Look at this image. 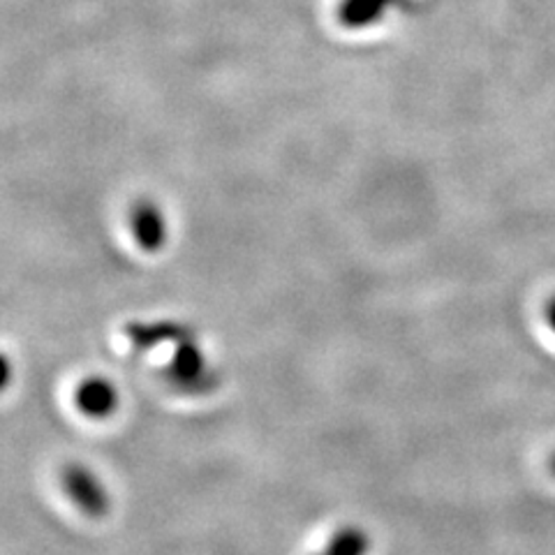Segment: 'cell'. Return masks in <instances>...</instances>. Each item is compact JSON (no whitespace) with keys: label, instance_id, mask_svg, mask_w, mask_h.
Masks as SVG:
<instances>
[{"label":"cell","instance_id":"7","mask_svg":"<svg viewBox=\"0 0 555 555\" xmlns=\"http://www.w3.org/2000/svg\"><path fill=\"white\" fill-rule=\"evenodd\" d=\"M546 320H548L551 328L555 332V299H551V304H548V308H546Z\"/></svg>","mask_w":555,"mask_h":555},{"label":"cell","instance_id":"2","mask_svg":"<svg viewBox=\"0 0 555 555\" xmlns=\"http://www.w3.org/2000/svg\"><path fill=\"white\" fill-rule=\"evenodd\" d=\"M73 403L86 420L107 422L120 408V393L112 379L102 375H89L77 385Z\"/></svg>","mask_w":555,"mask_h":555},{"label":"cell","instance_id":"5","mask_svg":"<svg viewBox=\"0 0 555 555\" xmlns=\"http://www.w3.org/2000/svg\"><path fill=\"white\" fill-rule=\"evenodd\" d=\"M371 551H373L371 534L361 526L347 524L332 532V537H328L322 548V555H371Z\"/></svg>","mask_w":555,"mask_h":555},{"label":"cell","instance_id":"1","mask_svg":"<svg viewBox=\"0 0 555 555\" xmlns=\"http://www.w3.org/2000/svg\"><path fill=\"white\" fill-rule=\"evenodd\" d=\"M61 489L83 516L102 518L112 509V493L107 483L89 465L67 463L61 470Z\"/></svg>","mask_w":555,"mask_h":555},{"label":"cell","instance_id":"6","mask_svg":"<svg viewBox=\"0 0 555 555\" xmlns=\"http://www.w3.org/2000/svg\"><path fill=\"white\" fill-rule=\"evenodd\" d=\"M389 0H345L343 20L350 26H369L377 22V16L385 12Z\"/></svg>","mask_w":555,"mask_h":555},{"label":"cell","instance_id":"8","mask_svg":"<svg viewBox=\"0 0 555 555\" xmlns=\"http://www.w3.org/2000/svg\"><path fill=\"white\" fill-rule=\"evenodd\" d=\"M551 475H553V477H555V456H553V459H551Z\"/></svg>","mask_w":555,"mask_h":555},{"label":"cell","instance_id":"3","mask_svg":"<svg viewBox=\"0 0 555 555\" xmlns=\"http://www.w3.org/2000/svg\"><path fill=\"white\" fill-rule=\"evenodd\" d=\"M208 375H211V371H208L206 357L199 347L190 340L181 343L169 363V379L173 385L183 391H195L206 387Z\"/></svg>","mask_w":555,"mask_h":555},{"label":"cell","instance_id":"4","mask_svg":"<svg viewBox=\"0 0 555 555\" xmlns=\"http://www.w3.org/2000/svg\"><path fill=\"white\" fill-rule=\"evenodd\" d=\"M130 230H132L134 243L142 250L155 253L165 246V238H167L165 216L153 202L134 204L130 214Z\"/></svg>","mask_w":555,"mask_h":555}]
</instances>
